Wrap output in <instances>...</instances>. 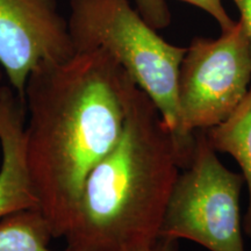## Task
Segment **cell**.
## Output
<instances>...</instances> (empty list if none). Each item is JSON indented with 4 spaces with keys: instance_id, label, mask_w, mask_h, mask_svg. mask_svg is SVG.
I'll list each match as a JSON object with an SVG mask.
<instances>
[{
    "instance_id": "1",
    "label": "cell",
    "mask_w": 251,
    "mask_h": 251,
    "mask_svg": "<svg viewBox=\"0 0 251 251\" xmlns=\"http://www.w3.org/2000/svg\"><path fill=\"white\" fill-rule=\"evenodd\" d=\"M135 86L102 49L43 62L28 78L25 155L52 237H64L86 177L120 140Z\"/></svg>"
},
{
    "instance_id": "2",
    "label": "cell",
    "mask_w": 251,
    "mask_h": 251,
    "mask_svg": "<svg viewBox=\"0 0 251 251\" xmlns=\"http://www.w3.org/2000/svg\"><path fill=\"white\" fill-rule=\"evenodd\" d=\"M183 165L170 128L135 86L124 133L91 170L64 240L65 251H146L159 240Z\"/></svg>"
},
{
    "instance_id": "3",
    "label": "cell",
    "mask_w": 251,
    "mask_h": 251,
    "mask_svg": "<svg viewBox=\"0 0 251 251\" xmlns=\"http://www.w3.org/2000/svg\"><path fill=\"white\" fill-rule=\"evenodd\" d=\"M68 23L75 51L102 49L152 100L179 146L177 89L186 48L171 45L129 0H69Z\"/></svg>"
},
{
    "instance_id": "4",
    "label": "cell",
    "mask_w": 251,
    "mask_h": 251,
    "mask_svg": "<svg viewBox=\"0 0 251 251\" xmlns=\"http://www.w3.org/2000/svg\"><path fill=\"white\" fill-rule=\"evenodd\" d=\"M243 185V176L220 161L206 130L194 131L191 162L172 187L159 238L192 241L209 251H246L240 211Z\"/></svg>"
},
{
    "instance_id": "5",
    "label": "cell",
    "mask_w": 251,
    "mask_h": 251,
    "mask_svg": "<svg viewBox=\"0 0 251 251\" xmlns=\"http://www.w3.org/2000/svg\"><path fill=\"white\" fill-rule=\"evenodd\" d=\"M250 86L251 48L241 21L222 30L218 39L194 37L186 48L178 76V150L183 169L191 162L194 131L225 121Z\"/></svg>"
},
{
    "instance_id": "6",
    "label": "cell",
    "mask_w": 251,
    "mask_h": 251,
    "mask_svg": "<svg viewBox=\"0 0 251 251\" xmlns=\"http://www.w3.org/2000/svg\"><path fill=\"white\" fill-rule=\"evenodd\" d=\"M74 52L57 0H0V68L21 99L34 69Z\"/></svg>"
},
{
    "instance_id": "7",
    "label": "cell",
    "mask_w": 251,
    "mask_h": 251,
    "mask_svg": "<svg viewBox=\"0 0 251 251\" xmlns=\"http://www.w3.org/2000/svg\"><path fill=\"white\" fill-rule=\"evenodd\" d=\"M26 107L9 85L0 89V220L25 209H39L25 155Z\"/></svg>"
},
{
    "instance_id": "8",
    "label": "cell",
    "mask_w": 251,
    "mask_h": 251,
    "mask_svg": "<svg viewBox=\"0 0 251 251\" xmlns=\"http://www.w3.org/2000/svg\"><path fill=\"white\" fill-rule=\"evenodd\" d=\"M206 135L216 152L230 155L242 170L249 193L242 226L247 236L251 237V86L236 109L220 125L206 129Z\"/></svg>"
},
{
    "instance_id": "9",
    "label": "cell",
    "mask_w": 251,
    "mask_h": 251,
    "mask_svg": "<svg viewBox=\"0 0 251 251\" xmlns=\"http://www.w3.org/2000/svg\"><path fill=\"white\" fill-rule=\"evenodd\" d=\"M51 229L37 208L25 209L0 220V251H54Z\"/></svg>"
},
{
    "instance_id": "10",
    "label": "cell",
    "mask_w": 251,
    "mask_h": 251,
    "mask_svg": "<svg viewBox=\"0 0 251 251\" xmlns=\"http://www.w3.org/2000/svg\"><path fill=\"white\" fill-rule=\"evenodd\" d=\"M136 9L156 30L166 28L171 23V14L166 0H134Z\"/></svg>"
},
{
    "instance_id": "11",
    "label": "cell",
    "mask_w": 251,
    "mask_h": 251,
    "mask_svg": "<svg viewBox=\"0 0 251 251\" xmlns=\"http://www.w3.org/2000/svg\"><path fill=\"white\" fill-rule=\"evenodd\" d=\"M180 1L187 2V4H191L205 11L206 13H208L212 18L215 19L222 30L228 29L235 24V21L231 20L226 12L221 0H180Z\"/></svg>"
},
{
    "instance_id": "12",
    "label": "cell",
    "mask_w": 251,
    "mask_h": 251,
    "mask_svg": "<svg viewBox=\"0 0 251 251\" xmlns=\"http://www.w3.org/2000/svg\"><path fill=\"white\" fill-rule=\"evenodd\" d=\"M240 12V21L243 25L251 48V0H233Z\"/></svg>"
},
{
    "instance_id": "13",
    "label": "cell",
    "mask_w": 251,
    "mask_h": 251,
    "mask_svg": "<svg viewBox=\"0 0 251 251\" xmlns=\"http://www.w3.org/2000/svg\"><path fill=\"white\" fill-rule=\"evenodd\" d=\"M179 241L170 238H159L150 249L146 251H179Z\"/></svg>"
},
{
    "instance_id": "14",
    "label": "cell",
    "mask_w": 251,
    "mask_h": 251,
    "mask_svg": "<svg viewBox=\"0 0 251 251\" xmlns=\"http://www.w3.org/2000/svg\"><path fill=\"white\" fill-rule=\"evenodd\" d=\"M2 85H4V84H2V69L0 68V89H1Z\"/></svg>"
}]
</instances>
